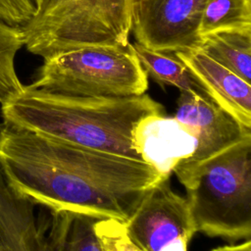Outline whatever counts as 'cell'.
<instances>
[{
	"instance_id": "obj_1",
	"label": "cell",
	"mask_w": 251,
	"mask_h": 251,
	"mask_svg": "<svg viewBox=\"0 0 251 251\" xmlns=\"http://www.w3.org/2000/svg\"><path fill=\"white\" fill-rule=\"evenodd\" d=\"M0 173L19 195L50 211L126 223L164 179L150 165L0 123ZM168 178V177H167Z\"/></svg>"
},
{
	"instance_id": "obj_2",
	"label": "cell",
	"mask_w": 251,
	"mask_h": 251,
	"mask_svg": "<svg viewBox=\"0 0 251 251\" xmlns=\"http://www.w3.org/2000/svg\"><path fill=\"white\" fill-rule=\"evenodd\" d=\"M2 121L80 147L142 161L134 145L137 124L164 114L148 94L84 97L25 85L0 105ZM143 162V161H142Z\"/></svg>"
},
{
	"instance_id": "obj_3",
	"label": "cell",
	"mask_w": 251,
	"mask_h": 251,
	"mask_svg": "<svg viewBox=\"0 0 251 251\" xmlns=\"http://www.w3.org/2000/svg\"><path fill=\"white\" fill-rule=\"evenodd\" d=\"M196 228L229 240L251 234V136L187 170L176 171Z\"/></svg>"
},
{
	"instance_id": "obj_4",
	"label": "cell",
	"mask_w": 251,
	"mask_h": 251,
	"mask_svg": "<svg viewBox=\"0 0 251 251\" xmlns=\"http://www.w3.org/2000/svg\"><path fill=\"white\" fill-rule=\"evenodd\" d=\"M137 2L46 0L23 25L24 46L42 58L86 46H126Z\"/></svg>"
},
{
	"instance_id": "obj_5",
	"label": "cell",
	"mask_w": 251,
	"mask_h": 251,
	"mask_svg": "<svg viewBox=\"0 0 251 251\" xmlns=\"http://www.w3.org/2000/svg\"><path fill=\"white\" fill-rule=\"evenodd\" d=\"M47 91L84 97H128L148 89V75L132 43L86 46L43 58L29 84Z\"/></svg>"
},
{
	"instance_id": "obj_6",
	"label": "cell",
	"mask_w": 251,
	"mask_h": 251,
	"mask_svg": "<svg viewBox=\"0 0 251 251\" xmlns=\"http://www.w3.org/2000/svg\"><path fill=\"white\" fill-rule=\"evenodd\" d=\"M125 225L143 251H187L196 232L187 201L173 191L170 177L146 192Z\"/></svg>"
},
{
	"instance_id": "obj_7",
	"label": "cell",
	"mask_w": 251,
	"mask_h": 251,
	"mask_svg": "<svg viewBox=\"0 0 251 251\" xmlns=\"http://www.w3.org/2000/svg\"><path fill=\"white\" fill-rule=\"evenodd\" d=\"M206 1L138 0L131 27L135 42L161 53L199 50Z\"/></svg>"
},
{
	"instance_id": "obj_8",
	"label": "cell",
	"mask_w": 251,
	"mask_h": 251,
	"mask_svg": "<svg viewBox=\"0 0 251 251\" xmlns=\"http://www.w3.org/2000/svg\"><path fill=\"white\" fill-rule=\"evenodd\" d=\"M175 118L194 133L196 148L189 158L176 165L173 173L190 169L251 136V128L216 103L188 92H180Z\"/></svg>"
},
{
	"instance_id": "obj_9",
	"label": "cell",
	"mask_w": 251,
	"mask_h": 251,
	"mask_svg": "<svg viewBox=\"0 0 251 251\" xmlns=\"http://www.w3.org/2000/svg\"><path fill=\"white\" fill-rule=\"evenodd\" d=\"M141 160L163 177H170L176 165L189 158L196 148L191 129L175 117L151 115L142 119L133 133Z\"/></svg>"
},
{
	"instance_id": "obj_10",
	"label": "cell",
	"mask_w": 251,
	"mask_h": 251,
	"mask_svg": "<svg viewBox=\"0 0 251 251\" xmlns=\"http://www.w3.org/2000/svg\"><path fill=\"white\" fill-rule=\"evenodd\" d=\"M173 55L186 67L213 102L251 128V83L200 50L178 51Z\"/></svg>"
},
{
	"instance_id": "obj_11",
	"label": "cell",
	"mask_w": 251,
	"mask_h": 251,
	"mask_svg": "<svg viewBox=\"0 0 251 251\" xmlns=\"http://www.w3.org/2000/svg\"><path fill=\"white\" fill-rule=\"evenodd\" d=\"M34 207L16 194H0V251H52Z\"/></svg>"
},
{
	"instance_id": "obj_12",
	"label": "cell",
	"mask_w": 251,
	"mask_h": 251,
	"mask_svg": "<svg viewBox=\"0 0 251 251\" xmlns=\"http://www.w3.org/2000/svg\"><path fill=\"white\" fill-rule=\"evenodd\" d=\"M199 50L251 83V28L226 29L203 35Z\"/></svg>"
},
{
	"instance_id": "obj_13",
	"label": "cell",
	"mask_w": 251,
	"mask_h": 251,
	"mask_svg": "<svg viewBox=\"0 0 251 251\" xmlns=\"http://www.w3.org/2000/svg\"><path fill=\"white\" fill-rule=\"evenodd\" d=\"M98 219L67 211H50L46 232L52 251H102L94 231Z\"/></svg>"
},
{
	"instance_id": "obj_14",
	"label": "cell",
	"mask_w": 251,
	"mask_h": 251,
	"mask_svg": "<svg viewBox=\"0 0 251 251\" xmlns=\"http://www.w3.org/2000/svg\"><path fill=\"white\" fill-rule=\"evenodd\" d=\"M132 47L147 75L160 85L175 86L180 92L198 95L213 102L205 89L195 80L186 67L174 55L151 50L137 42L132 43Z\"/></svg>"
},
{
	"instance_id": "obj_15",
	"label": "cell",
	"mask_w": 251,
	"mask_h": 251,
	"mask_svg": "<svg viewBox=\"0 0 251 251\" xmlns=\"http://www.w3.org/2000/svg\"><path fill=\"white\" fill-rule=\"evenodd\" d=\"M251 28V0H207L199 36L215 31Z\"/></svg>"
},
{
	"instance_id": "obj_16",
	"label": "cell",
	"mask_w": 251,
	"mask_h": 251,
	"mask_svg": "<svg viewBox=\"0 0 251 251\" xmlns=\"http://www.w3.org/2000/svg\"><path fill=\"white\" fill-rule=\"evenodd\" d=\"M25 45L23 26L0 20V105L23 90L15 68L17 53Z\"/></svg>"
},
{
	"instance_id": "obj_17",
	"label": "cell",
	"mask_w": 251,
	"mask_h": 251,
	"mask_svg": "<svg viewBox=\"0 0 251 251\" xmlns=\"http://www.w3.org/2000/svg\"><path fill=\"white\" fill-rule=\"evenodd\" d=\"M94 231L102 251H143L130 239L124 222L116 219L97 220Z\"/></svg>"
},
{
	"instance_id": "obj_18",
	"label": "cell",
	"mask_w": 251,
	"mask_h": 251,
	"mask_svg": "<svg viewBox=\"0 0 251 251\" xmlns=\"http://www.w3.org/2000/svg\"><path fill=\"white\" fill-rule=\"evenodd\" d=\"M36 13L33 0H0V20L23 26Z\"/></svg>"
},
{
	"instance_id": "obj_19",
	"label": "cell",
	"mask_w": 251,
	"mask_h": 251,
	"mask_svg": "<svg viewBox=\"0 0 251 251\" xmlns=\"http://www.w3.org/2000/svg\"><path fill=\"white\" fill-rule=\"evenodd\" d=\"M211 251H251V241L247 239L245 242L236 245H224L217 247Z\"/></svg>"
},
{
	"instance_id": "obj_20",
	"label": "cell",
	"mask_w": 251,
	"mask_h": 251,
	"mask_svg": "<svg viewBox=\"0 0 251 251\" xmlns=\"http://www.w3.org/2000/svg\"><path fill=\"white\" fill-rule=\"evenodd\" d=\"M45 1H46V0H33V2H34V4H35V7H36V11L39 10V9L43 6V4L45 3Z\"/></svg>"
}]
</instances>
